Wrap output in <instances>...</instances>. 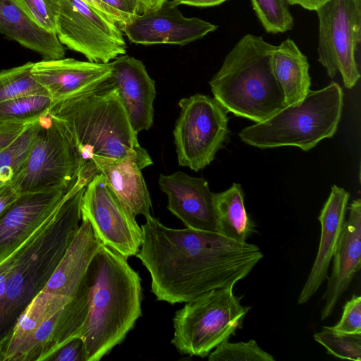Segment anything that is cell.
<instances>
[{"label":"cell","instance_id":"6da1fadb","mask_svg":"<svg viewBox=\"0 0 361 361\" xmlns=\"http://www.w3.org/2000/svg\"><path fill=\"white\" fill-rule=\"evenodd\" d=\"M145 219L135 256L149 271L159 301L188 302L209 290L233 287L263 257L257 245L218 232L171 228L150 214Z\"/></svg>","mask_w":361,"mask_h":361},{"label":"cell","instance_id":"7a4b0ae2","mask_svg":"<svg viewBox=\"0 0 361 361\" xmlns=\"http://www.w3.org/2000/svg\"><path fill=\"white\" fill-rule=\"evenodd\" d=\"M87 182L78 178L55 212L18 249L0 262V345L40 293L80 227Z\"/></svg>","mask_w":361,"mask_h":361},{"label":"cell","instance_id":"3957f363","mask_svg":"<svg viewBox=\"0 0 361 361\" xmlns=\"http://www.w3.org/2000/svg\"><path fill=\"white\" fill-rule=\"evenodd\" d=\"M48 114L74 146L82 167L93 157L132 159L141 170L153 164L110 78L92 90L55 102Z\"/></svg>","mask_w":361,"mask_h":361},{"label":"cell","instance_id":"277c9868","mask_svg":"<svg viewBox=\"0 0 361 361\" xmlns=\"http://www.w3.org/2000/svg\"><path fill=\"white\" fill-rule=\"evenodd\" d=\"M87 276L90 305L79 337L86 361H99L123 341L141 316V279L126 259L101 243Z\"/></svg>","mask_w":361,"mask_h":361},{"label":"cell","instance_id":"5b68a950","mask_svg":"<svg viewBox=\"0 0 361 361\" xmlns=\"http://www.w3.org/2000/svg\"><path fill=\"white\" fill-rule=\"evenodd\" d=\"M274 47L261 36L247 34L226 56L209 83L227 112L259 123L285 106L271 66Z\"/></svg>","mask_w":361,"mask_h":361},{"label":"cell","instance_id":"8992f818","mask_svg":"<svg viewBox=\"0 0 361 361\" xmlns=\"http://www.w3.org/2000/svg\"><path fill=\"white\" fill-rule=\"evenodd\" d=\"M343 106L342 88L332 82L322 89L310 90L300 102L285 106L268 119L243 128L239 137L262 149L295 146L308 151L334 135Z\"/></svg>","mask_w":361,"mask_h":361},{"label":"cell","instance_id":"52a82bcc","mask_svg":"<svg viewBox=\"0 0 361 361\" xmlns=\"http://www.w3.org/2000/svg\"><path fill=\"white\" fill-rule=\"evenodd\" d=\"M233 288L209 290L176 312L171 343L180 353L204 357L242 328L250 307L241 305Z\"/></svg>","mask_w":361,"mask_h":361},{"label":"cell","instance_id":"ba28073f","mask_svg":"<svg viewBox=\"0 0 361 361\" xmlns=\"http://www.w3.org/2000/svg\"><path fill=\"white\" fill-rule=\"evenodd\" d=\"M25 167L12 185L20 195L71 189L82 167L81 159L63 130L47 114Z\"/></svg>","mask_w":361,"mask_h":361},{"label":"cell","instance_id":"9c48e42d","mask_svg":"<svg viewBox=\"0 0 361 361\" xmlns=\"http://www.w3.org/2000/svg\"><path fill=\"white\" fill-rule=\"evenodd\" d=\"M173 130L178 164L198 171L208 166L228 137L225 109L208 95L195 94L178 102Z\"/></svg>","mask_w":361,"mask_h":361},{"label":"cell","instance_id":"30bf717a","mask_svg":"<svg viewBox=\"0 0 361 361\" xmlns=\"http://www.w3.org/2000/svg\"><path fill=\"white\" fill-rule=\"evenodd\" d=\"M315 11L318 61L330 78L339 72L351 89L360 78L355 53L361 40V0H328Z\"/></svg>","mask_w":361,"mask_h":361},{"label":"cell","instance_id":"8fae6325","mask_svg":"<svg viewBox=\"0 0 361 361\" xmlns=\"http://www.w3.org/2000/svg\"><path fill=\"white\" fill-rule=\"evenodd\" d=\"M56 35L89 61L107 63L126 53L123 32L114 20L82 0H59Z\"/></svg>","mask_w":361,"mask_h":361},{"label":"cell","instance_id":"7c38bea8","mask_svg":"<svg viewBox=\"0 0 361 361\" xmlns=\"http://www.w3.org/2000/svg\"><path fill=\"white\" fill-rule=\"evenodd\" d=\"M82 219L89 221L99 242L128 259L140 250L142 232L99 173L87 183L81 202Z\"/></svg>","mask_w":361,"mask_h":361},{"label":"cell","instance_id":"4fadbf2b","mask_svg":"<svg viewBox=\"0 0 361 361\" xmlns=\"http://www.w3.org/2000/svg\"><path fill=\"white\" fill-rule=\"evenodd\" d=\"M171 0L161 7L134 16L121 28L131 42L183 46L215 31L218 26L197 17L187 18Z\"/></svg>","mask_w":361,"mask_h":361},{"label":"cell","instance_id":"5bb4252c","mask_svg":"<svg viewBox=\"0 0 361 361\" xmlns=\"http://www.w3.org/2000/svg\"><path fill=\"white\" fill-rule=\"evenodd\" d=\"M159 185L167 195V209L186 228L217 232L215 193L210 190L206 179L178 171L170 175L160 174Z\"/></svg>","mask_w":361,"mask_h":361},{"label":"cell","instance_id":"9a60e30c","mask_svg":"<svg viewBox=\"0 0 361 361\" xmlns=\"http://www.w3.org/2000/svg\"><path fill=\"white\" fill-rule=\"evenodd\" d=\"M70 190L23 193L18 196L0 219V262L23 244L49 218Z\"/></svg>","mask_w":361,"mask_h":361},{"label":"cell","instance_id":"2e32d148","mask_svg":"<svg viewBox=\"0 0 361 361\" xmlns=\"http://www.w3.org/2000/svg\"><path fill=\"white\" fill-rule=\"evenodd\" d=\"M111 62L82 61L72 58L34 63L36 80L56 102L99 87L111 75Z\"/></svg>","mask_w":361,"mask_h":361},{"label":"cell","instance_id":"e0dca14e","mask_svg":"<svg viewBox=\"0 0 361 361\" xmlns=\"http://www.w3.org/2000/svg\"><path fill=\"white\" fill-rule=\"evenodd\" d=\"M90 295L86 275L76 295L36 329L20 361H45L63 344L79 336L89 312Z\"/></svg>","mask_w":361,"mask_h":361},{"label":"cell","instance_id":"ac0fdd59","mask_svg":"<svg viewBox=\"0 0 361 361\" xmlns=\"http://www.w3.org/2000/svg\"><path fill=\"white\" fill-rule=\"evenodd\" d=\"M110 80L117 88L134 131L149 130L154 121L155 81L139 59L122 55L111 61Z\"/></svg>","mask_w":361,"mask_h":361},{"label":"cell","instance_id":"d6986e66","mask_svg":"<svg viewBox=\"0 0 361 361\" xmlns=\"http://www.w3.org/2000/svg\"><path fill=\"white\" fill-rule=\"evenodd\" d=\"M102 174L120 204L133 219L150 214L152 202L141 169L129 159H114L93 157L79 174L91 180Z\"/></svg>","mask_w":361,"mask_h":361},{"label":"cell","instance_id":"ffe728a7","mask_svg":"<svg viewBox=\"0 0 361 361\" xmlns=\"http://www.w3.org/2000/svg\"><path fill=\"white\" fill-rule=\"evenodd\" d=\"M334 255L332 272L322 297L321 319L329 317L361 267V200H355Z\"/></svg>","mask_w":361,"mask_h":361},{"label":"cell","instance_id":"44dd1931","mask_svg":"<svg viewBox=\"0 0 361 361\" xmlns=\"http://www.w3.org/2000/svg\"><path fill=\"white\" fill-rule=\"evenodd\" d=\"M350 194L336 185L320 212L318 220L321 235L317 254L307 279L298 299L300 305L307 302L327 278L330 262L336 250L345 222Z\"/></svg>","mask_w":361,"mask_h":361},{"label":"cell","instance_id":"7402d4cb","mask_svg":"<svg viewBox=\"0 0 361 361\" xmlns=\"http://www.w3.org/2000/svg\"><path fill=\"white\" fill-rule=\"evenodd\" d=\"M99 245L89 221L82 219L73 241L42 291L68 301L73 298Z\"/></svg>","mask_w":361,"mask_h":361},{"label":"cell","instance_id":"603a6c76","mask_svg":"<svg viewBox=\"0 0 361 361\" xmlns=\"http://www.w3.org/2000/svg\"><path fill=\"white\" fill-rule=\"evenodd\" d=\"M0 33L39 54L44 59L65 56V48L56 35L37 26L16 0H0Z\"/></svg>","mask_w":361,"mask_h":361},{"label":"cell","instance_id":"cb8c5ba5","mask_svg":"<svg viewBox=\"0 0 361 361\" xmlns=\"http://www.w3.org/2000/svg\"><path fill=\"white\" fill-rule=\"evenodd\" d=\"M271 66L285 106L300 102L310 90L311 78L307 56L293 40L288 38L274 47Z\"/></svg>","mask_w":361,"mask_h":361},{"label":"cell","instance_id":"d4e9b609","mask_svg":"<svg viewBox=\"0 0 361 361\" xmlns=\"http://www.w3.org/2000/svg\"><path fill=\"white\" fill-rule=\"evenodd\" d=\"M215 210L216 231L226 238L247 242L256 231V225L245 209L240 184L233 183L226 190L215 193Z\"/></svg>","mask_w":361,"mask_h":361},{"label":"cell","instance_id":"484cf974","mask_svg":"<svg viewBox=\"0 0 361 361\" xmlns=\"http://www.w3.org/2000/svg\"><path fill=\"white\" fill-rule=\"evenodd\" d=\"M39 128V120L28 125L13 142L0 152V186L12 185L19 176Z\"/></svg>","mask_w":361,"mask_h":361},{"label":"cell","instance_id":"4316f807","mask_svg":"<svg viewBox=\"0 0 361 361\" xmlns=\"http://www.w3.org/2000/svg\"><path fill=\"white\" fill-rule=\"evenodd\" d=\"M47 94L18 97L0 103V123L31 124L45 116L55 104Z\"/></svg>","mask_w":361,"mask_h":361},{"label":"cell","instance_id":"83f0119b","mask_svg":"<svg viewBox=\"0 0 361 361\" xmlns=\"http://www.w3.org/2000/svg\"><path fill=\"white\" fill-rule=\"evenodd\" d=\"M33 62L0 71V103L18 97L47 94L32 73Z\"/></svg>","mask_w":361,"mask_h":361},{"label":"cell","instance_id":"f1b7e54d","mask_svg":"<svg viewBox=\"0 0 361 361\" xmlns=\"http://www.w3.org/2000/svg\"><path fill=\"white\" fill-rule=\"evenodd\" d=\"M252 8L269 33L285 32L292 29L293 18L286 0H250Z\"/></svg>","mask_w":361,"mask_h":361},{"label":"cell","instance_id":"f546056e","mask_svg":"<svg viewBox=\"0 0 361 361\" xmlns=\"http://www.w3.org/2000/svg\"><path fill=\"white\" fill-rule=\"evenodd\" d=\"M315 341L336 357L353 361L361 360V334H348L334 331L330 326L314 334Z\"/></svg>","mask_w":361,"mask_h":361},{"label":"cell","instance_id":"4dcf8cb0","mask_svg":"<svg viewBox=\"0 0 361 361\" xmlns=\"http://www.w3.org/2000/svg\"><path fill=\"white\" fill-rule=\"evenodd\" d=\"M209 361H274L271 355L263 350L255 340L230 343L225 341L209 353Z\"/></svg>","mask_w":361,"mask_h":361},{"label":"cell","instance_id":"1f68e13d","mask_svg":"<svg viewBox=\"0 0 361 361\" xmlns=\"http://www.w3.org/2000/svg\"><path fill=\"white\" fill-rule=\"evenodd\" d=\"M16 1L37 26L47 32L55 33L59 8V0Z\"/></svg>","mask_w":361,"mask_h":361},{"label":"cell","instance_id":"d6a6232c","mask_svg":"<svg viewBox=\"0 0 361 361\" xmlns=\"http://www.w3.org/2000/svg\"><path fill=\"white\" fill-rule=\"evenodd\" d=\"M332 330L341 334H361V297L353 295L343 307V313L340 321Z\"/></svg>","mask_w":361,"mask_h":361},{"label":"cell","instance_id":"836d02e7","mask_svg":"<svg viewBox=\"0 0 361 361\" xmlns=\"http://www.w3.org/2000/svg\"><path fill=\"white\" fill-rule=\"evenodd\" d=\"M45 361H86L83 340L79 336L71 338L49 355Z\"/></svg>","mask_w":361,"mask_h":361},{"label":"cell","instance_id":"e575fe53","mask_svg":"<svg viewBox=\"0 0 361 361\" xmlns=\"http://www.w3.org/2000/svg\"><path fill=\"white\" fill-rule=\"evenodd\" d=\"M28 125L0 123V152L13 142Z\"/></svg>","mask_w":361,"mask_h":361},{"label":"cell","instance_id":"d590c367","mask_svg":"<svg viewBox=\"0 0 361 361\" xmlns=\"http://www.w3.org/2000/svg\"><path fill=\"white\" fill-rule=\"evenodd\" d=\"M99 12L104 14L109 19L116 22L121 28L130 19L118 11L105 4L100 0H82Z\"/></svg>","mask_w":361,"mask_h":361},{"label":"cell","instance_id":"8d00e7d4","mask_svg":"<svg viewBox=\"0 0 361 361\" xmlns=\"http://www.w3.org/2000/svg\"><path fill=\"white\" fill-rule=\"evenodd\" d=\"M20 194L12 185L0 186V219L8 210Z\"/></svg>","mask_w":361,"mask_h":361},{"label":"cell","instance_id":"74e56055","mask_svg":"<svg viewBox=\"0 0 361 361\" xmlns=\"http://www.w3.org/2000/svg\"><path fill=\"white\" fill-rule=\"evenodd\" d=\"M105 4L118 11L130 20L136 15L135 0H100Z\"/></svg>","mask_w":361,"mask_h":361},{"label":"cell","instance_id":"f35d334b","mask_svg":"<svg viewBox=\"0 0 361 361\" xmlns=\"http://www.w3.org/2000/svg\"><path fill=\"white\" fill-rule=\"evenodd\" d=\"M168 0H135L136 15H140L161 7Z\"/></svg>","mask_w":361,"mask_h":361},{"label":"cell","instance_id":"ab89813d","mask_svg":"<svg viewBox=\"0 0 361 361\" xmlns=\"http://www.w3.org/2000/svg\"><path fill=\"white\" fill-rule=\"evenodd\" d=\"M177 5L185 4L195 7H212L221 4L228 0H171Z\"/></svg>","mask_w":361,"mask_h":361},{"label":"cell","instance_id":"60d3db41","mask_svg":"<svg viewBox=\"0 0 361 361\" xmlns=\"http://www.w3.org/2000/svg\"><path fill=\"white\" fill-rule=\"evenodd\" d=\"M290 5H298L309 11H316L328 0H286Z\"/></svg>","mask_w":361,"mask_h":361}]
</instances>
